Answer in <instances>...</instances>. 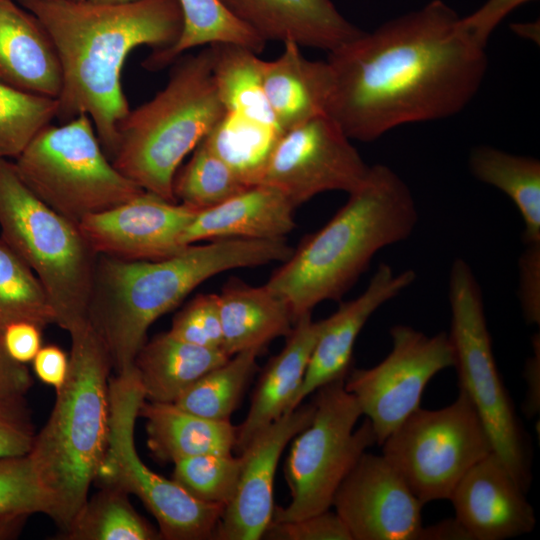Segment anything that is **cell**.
<instances>
[{
  "label": "cell",
  "mask_w": 540,
  "mask_h": 540,
  "mask_svg": "<svg viewBox=\"0 0 540 540\" xmlns=\"http://www.w3.org/2000/svg\"><path fill=\"white\" fill-rule=\"evenodd\" d=\"M327 62L333 76L327 115L361 142L458 114L488 69L486 47L442 0L363 31L329 52Z\"/></svg>",
  "instance_id": "cell-1"
},
{
  "label": "cell",
  "mask_w": 540,
  "mask_h": 540,
  "mask_svg": "<svg viewBox=\"0 0 540 540\" xmlns=\"http://www.w3.org/2000/svg\"><path fill=\"white\" fill-rule=\"evenodd\" d=\"M18 1L47 30L59 56L62 88L56 118L65 123L88 115L111 161L118 126L130 111L120 80L126 57L138 46L162 50L177 42L183 29L179 1Z\"/></svg>",
  "instance_id": "cell-2"
},
{
  "label": "cell",
  "mask_w": 540,
  "mask_h": 540,
  "mask_svg": "<svg viewBox=\"0 0 540 540\" xmlns=\"http://www.w3.org/2000/svg\"><path fill=\"white\" fill-rule=\"evenodd\" d=\"M293 249L285 239H217L188 245L158 260H123L99 255L88 322L104 344L117 374L134 367L149 327L198 285L241 267L284 262Z\"/></svg>",
  "instance_id": "cell-3"
},
{
  "label": "cell",
  "mask_w": 540,
  "mask_h": 540,
  "mask_svg": "<svg viewBox=\"0 0 540 540\" xmlns=\"http://www.w3.org/2000/svg\"><path fill=\"white\" fill-rule=\"evenodd\" d=\"M318 231L304 239L266 285L288 304L294 322L326 300H339L382 249L407 240L419 213L407 183L385 164Z\"/></svg>",
  "instance_id": "cell-4"
},
{
  "label": "cell",
  "mask_w": 540,
  "mask_h": 540,
  "mask_svg": "<svg viewBox=\"0 0 540 540\" xmlns=\"http://www.w3.org/2000/svg\"><path fill=\"white\" fill-rule=\"evenodd\" d=\"M70 368L51 415L35 434L29 456L51 501L52 520L65 530L88 498L109 433L108 352L90 324L70 334Z\"/></svg>",
  "instance_id": "cell-5"
},
{
  "label": "cell",
  "mask_w": 540,
  "mask_h": 540,
  "mask_svg": "<svg viewBox=\"0 0 540 540\" xmlns=\"http://www.w3.org/2000/svg\"><path fill=\"white\" fill-rule=\"evenodd\" d=\"M167 85L118 126L113 166L144 191L176 202L174 177L185 156L226 112L208 45L174 62Z\"/></svg>",
  "instance_id": "cell-6"
},
{
  "label": "cell",
  "mask_w": 540,
  "mask_h": 540,
  "mask_svg": "<svg viewBox=\"0 0 540 540\" xmlns=\"http://www.w3.org/2000/svg\"><path fill=\"white\" fill-rule=\"evenodd\" d=\"M0 231L42 283L58 326L76 332L88 322L98 254L77 223L41 201L14 163L0 158Z\"/></svg>",
  "instance_id": "cell-7"
},
{
  "label": "cell",
  "mask_w": 540,
  "mask_h": 540,
  "mask_svg": "<svg viewBox=\"0 0 540 540\" xmlns=\"http://www.w3.org/2000/svg\"><path fill=\"white\" fill-rule=\"evenodd\" d=\"M14 165L41 201L77 224L144 192L113 166L86 114L42 128Z\"/></svg>",
  "instance_id": "cell-8"
},
{
  "label": "cell",
  "mask_w": 540,
  "mask_h": 540,
  "mask_svg": "<svg viewBox=\"0 0 540 540\" xmlns=\"http://www.w3.org/2000/svg\"><path fill=\"white\" fill-rule=\"evenodd\" d=\"M448 333L460 389L475 407L493 446L520 488L527 492L531 461L523 430L499 375L481 286L466 260L456 258L448 277Z\"/></svg>",
  "instance_id": "cell-9"
},
{
  "label": "cell",
  "mask_w": 540,
  "mask_h": 540,
  "mask_svg": "<svg viewBox=\"0 0 540 540\" xmlns=\"http://www.w3.org/2000/svg\"><path fill=\"white\" fill-rule=\"evenodd\" d=\"M344 380L315 391L313 418L292 439L284 466L291 500L286 507L274 508L272 521H292L329 510L342 481L376 443L367 418L355 429L362 412Z\"/></svg>",
  "instance_id": "cell-10"
},
{
  "label": "cell",
  "mask_w": 540,
  "mask_h": 540,
  "mask_svg": "<svg viewBox=\"0 0 540 540\" xmlns=\"http://www.w3.org/2000/svg\"><path fill=\"white\" fill-rule=\"evenodd\" d=\"M145 401L133 367L109 381V433L96 479L137 496L168 540L213 539L223 506L196 499L173 479L152 471L137 453L134 428Z\"/></svg>",
  "instance_id": "cell-11"
},
{
  "label": "cell",
  "mask_w": 540,
  "mask_h": 540,
  "mask_svg": "<svg viewBox=\"0 0 540 540\" xmlns=\"http://www.w3.org/2000/svg\"><path fill=\"white\" fill-rule=\"evenodd\" d=\"M382 455L423 504L449 499L491 439L468 395L440 409L418 408L381 444Z\"/></svg>",
  "instance_id": "cell-12"
},
{
  "label": "cell",
  "mask_w": 540,
  "mask_h": 540,
  "mask_svg": "<svg viewBox=\"0 0 540 540\" xmlns=\"http://www.w3.org/2000/svg\"><path fill=\"white\" fill-rule=\"evenodd\" d=\"M390 336L391 350L381 362L350 370L344 380L346 390L370 421L379 445L420 407L428 382L455 363L446 332L428 336L399 324L390 329Z\"/></svg>",
  "instance_id": "cell-13"
},
{
  "label": "cell",
  "mask_w": 540,
  "mask_h": 540,
  "mask_svg": "<svg viewBox=\"0 0 540 540\" xmlns=\"http://www.w3.org/2000/svg\"><path fill=\"white\" fill-rule=\"evenodd\" d=\"M370 166L327 114L284 132L260 184L281 190L295 207L327 191L356 190Z\"/></svg>",
  "instance_id": "cell-14"
},
{
  "label": "cell",
  "mask_w": 540,
  "mask_h": 540,
  "mask_svg": "<svg viewBox=\"0 0 540 540\" xmlns=\"http://www.w3.org/2000/svg\"><path fill=\"white\" fill-rule=\"evenodd\" d=\"M332 506L352 540H419L424 505L383 455L365 452Z\"/></svg>",
  "instance_id": "cell-15"
},
{
  "label": "cell",
  "mask_w": 540,
  "mask_h": 540,
  "mask_svg": "<svg viewBox=\"0 0 540 540\" xmlns=\"http://www.w3.org/2000/svg\"><path fill=\"white\" fill-rule=\"evenodd\" d=\"M198 210L144 191L79 223L84 238L98 255L123 260H158L187 246L181 237Z\"/></svg>",
  "instance_id": "cell-16"
},
{
  "label": "cell",
  "mask_w": 540,
  "mask_h": 540,
  "mask_svg": "<svg viewBox=\"0 0 540 540\" xmlns=\"http://www.w3.org/2000/svg\"><path fill=\"white\" fill-rule=\"evenodd\" d=\"M312 403L299 405L264 429L239 455L242 467L236 492L224 508L215 530L218 540H257L274 513V478L287 444L313 418Z\"/></svg>",
  "instance_id": "cell-17"
},
{
  "label": "cell",
  "mask_w": 540,
  "mask_h": 540,
  "mask_svg": "<svg viewBox=\"0 0 540 540\" xmlns=\"http://www.w3.org/2000/svg\"><path fill=\"white\" fill-rule=\"evenodd\" d=\"M416 280L412 269L394 272L379 264L365 290L343 302L329 317L313 348L303 382L286 413L293 411L320 387L345 379L350 371L356 339L368 319L385 303L400 295Z\"/></svg>",
  "instance_id": "cell-18"
},
{
  "label": "cell",
  "mask_w": 540,
  "mask_h": 540,
  "mask_svg": "<svg viewBox=\"0 0 540 540\" xmlns=\"http://www.w3.org/2000/svg\"><path fill=\"white\" fill-rule=\"evenodd\" d=\"M525 493L493 451L468 470L449 500L472 540H505L535 527V512Z\"/></svg>",
  "instance_id": "cell-19"
},
{
  "label": "cell",
  "mask_w": 540,
  "mask_h": 540,
  "mask_svg": "<svg viewBox=\"0 0 540 540\" xmlns=\"http://www.w3.org/2000/svg\"><path fill=\"white\" fill-rule=\"evenodd\" d=\"M227 9L266 42H294L328 53L362 30L332 0H221Z\"/></svg>",
  "instance_id": "cell-20"
},
{
  "label": "cell",
  "mask_w": 540,
  "mask_h": 540,
  "mask_svg": "<svg viewBox=\"0 0 540 540\" xmlns=\"http://www.w3.org/2000/svg\"><path fill=\"white\" fill-rule=\"evenodd\" d=\"M294 204L278 188L257 184L198 211L185 228L183 246L206 239H284L295 227Z\"/></svg>",
  "instance_id": "cell-21"
},
{
  "label": "cell",
  "mask_w": 540,
  "mask_h": 540,
  "mask_svg": "<svg viewBox=\"0 0 540 540\" xmlns=\"http://www.w3.org/2000/svg\"><path fill=\"white\" fill-rule=\"evenodd\" d=\"M324 327V319L314 321L311 313L299 317L282 350L267 363L257 382L244 421L237 426L234 450L237 454L264 429L286 413L299 390L307 366Z\"/></svg>",
  "instance_id": "cell-22"
},
{
  "label": "cell",
  "mask_w": 540,
  "mask_h": 540,
  "mask_svg": "<svg viewBox=\"0 0 540 540\" xmlns=\"http://www.w3.org/2000/svg\"><path fill=\"white\" fill-rule=\"evenodd\" d=\"M0 81L55 99L62 88L61 64L50 35L12 0H0Z\"/></svg>",
  "instance_id": "cell-23"
},
{
  "label": "cell",
  "mask_w": 540,
  "mask_h": 540,
  "mask_svg": "<svg viewBox=\"0 0 540 540\" xmlns=\"http://www.w3.org/2000/svg\"><path fill=\"white\" fill-rule=\"evenodd\" d=\"M263 87L276 124L284 133L319 115L327 114L333 76L327 62L310 60L294 42L263 65Z\"/></svg>",
  "instance_id": "cell-24"
},
{
  "label": "cell",
  "mask_w": 540,
  "mask_h": 540,
  "mask_svg": "<svg viewBox=\"0 0 540 540\" xmlns=\"http://www.w3.org/2000/svg\"><path fill=\"white\" fill-rule=\"evenodd\" d=\"M219 296L221 349L229 356L262 350L272 340L288 336L294 319L286 301L266 284L252 286L234 278Z\"/></svg>",
  "instance_id": "cell-25"
},
{
  "label": "cell",
  "mask_w": 540,
  "mask_h": 540,
  "mask_svg": "<svg viewBox=\"0 0 540 540\" xmlns=\"http://www.w3.org/2000/svg\"><path fill=\"white\" fill-rule=\"evenodd\" d=\"M139 416L146 421L147 445L154 457L174 463L201 454H232L237 426L192 414L174 403L144 401Z\"/></svg>",
  "instance_id": "cell-26"
},
{
  "label": "cell",
  "mask_w": 540,
  "mask_h": 540,
  "mask_svg": "<svg viewBox=\"0 0 540 540\" xmlns=\"http://www.w3.org/2000/svg\"><path fill=\"white\" fill-rule=\"evenodd\" d=\"M229 358L222 349L188 343L167 331L143 344L134 368L145 400L174 403L198 379Z\"/></svg>",
  "instance_id": "cell-27"
},
{
  "label": "cell",
  "mask_w": 540,
  "mask_h": 540,
  "mask_svg": "<svg viewBox=\"0 0 540 540\" xmlns=\"http://www.w3.org/2000/svg\"><path fill=\"white\" fill-rule=\"evenodd\" d=\"M471 174L480 182L504 193L518 209L525 244L540 242V161L489 146L471 149Z\"/></svg>",
  "instance_id": "cell-28"
},
{
  "label": "cell",
  "mask_w": 540,
  "mask_h": 540,
  "mask_svg": "<svg viewBox=\"0 0 540 540\" xmlns=\"http://www.w3.org/2000/svg\"><path fill=\"white\" fill-rule=\"evenodd\" d=\"M183 13L182 33L175 44L155 50L144 61L148 70H159L172 64L185 51L201 45L233 43L257 54L266 41L235 17L221 0H178Z\"/></svg>",
  "instance_id": "cell-29"
},
{
  "label": "cell",
  "mask_w": 540,
  "mask_h": 540,
  "mask_svg": "<svg viewBox=\"0 0 540 540\" xmlns=\"http://www.w3.org/2000/svg\"><path fill=\"white\" fill-rule=\"evenodd\" d=\"M282 134L276 126L226 111L202 141L249 187L260 184Z\"/></svg>",
  "instance_id": "cell-30"
},
{
  "label": "cell",
  "mask_w": 540,
  "mask_h": 540,
  "mask_svg": "<svg viewBox=\"0 0 540 540\" xmlns=\"http://www.w3.org/2000/svg\"><path fill=\"white\" fill-rule=\"evenodd\" d=\"M209 46L213 78L225 110L278 127L264 92V60L245 46L233 43Z\"/></svg>",
  "instance_id": "cell-31"
},
{
  "label": "cell",
  "mask_w": 540,
  "mask_h": 540,
  "mask_svg": "<svg viewBox=\"0 0 540 540\" xmlns=\"http://www.w3.org/2000/svg\"><path fill=\"white\" fill-rule=\"evenodd\" d=\"M128 493L101 486L61 536L67 540H154L160 534L130 504Z\"/></svg>",
  "instance_id": "cell-32"
},
{
  "label": "cell",
  "mask_w": 540,
  "mask_h": 540,
  "mask_svg": "<svg viewBox=\"0 0 540 540\" xmlns=\"http://www.w3.org/2000/svg\"><path fill=\"white\" fill-rule=\"evenodd\" d=\"M260 352L250 349L231 356L198 379L174 404L205 418L230 419L257 369Z\"/></svg>",
  "instance_id": "cell-33"
},
{
  "label": "cell",
  "mask_w": 540,
  "mask_h": 540,
  "mask_svg": "<svg viewBox=\"0 0 540 540\" xmlns=\"http://www.w3.org/2000/svg\"><path fill=\"white\" fill-rule=\"evenodd\" d=\"M18 321L55 324L48 295L28 264L0 238V333Z\"/></svg>",
  "instance_id": "cell-34"
},
{
  "label": "cell",
  "mask_w": 540,
  "mask_h": 540,
  "mask_svg": "<svg viewBox=\"0 0 540 540\" xmlns=\"http://www.w3.org/2000/svg\"><path fill=\"white\" fill-rule=\"evenodd\" d=\"M245 188L247 186L202 140L173 181L176 200L198 211L216 206Z\"/></svg>",
  "instance_id": "cell-35"
},
{
  "label": "cell",
  "mask_w": 540,
  "mask_h": 540,
  "mask_svg": "<svg viewBox=\"0 0 540 540\" xmlns=\"http://www.w3.org/2000/svg\"><path fill=\"white\" fill-rule=\"evenodd\" d=\"M57 99L28 93L0 81V158H16L56 118Z\"/></svg>",
  "instance_id": "cell-36"
},
{
  "label": "cell",
  "mask_w": 540,
  "mask_h": 540,
  "mask_svg": "<svg viewBox=\"0 0 540 540\" xmlns=\"http://www.w3.org/2000/svg\"><path fill=\"white\" fill-rule=\"evenodd\" d=\"M174 464L173 480L190 495L224 508L232 500L242 467L241 455L201 454Z\"/></svg>",
  "instance_id": "cell-37"
},
{
  "label": "cell",
  "mask_w": 540,
  "mask_h": 540,
  "mask_svg": "<svg viewBox=\"0 0 540 540\" xmlns=\"http://www.w3.org/2000/svg\"><path fill=\"white\" fill-rule=\"evenodd\" d=\"M50 515L51 501L29 454L0 458V515Z\"/></svg>",
  "instance_id": "cell-38"
},
{
  "label": "cell",
  "mask_w": 540,
  "mask_h": 540,
  "mask_svg": "<svg viewBox=\"0 0 540 540\" xmlns=\"http://www.w3.org/2000/svg\"><path fill=\"white\" fill-rule=\"evenodd\" d=\"M168 332L188 343L221 349L222 326L218 294L195 296L175 315Z\"/></svg>",
  "instance_id": "cell-39"
},
{
  "label": "cell",
  "mask_w": 540,
  "mask_h": 540,
  "mask_svg": "<svg viewBox=\"0 0 540 540\" xmlns=\"http://www.w3.org/2000/svg\"><path fill=\"white\" fill-rule=\"evenodd\" d=\"M263 537L274 540H352L342 519L330 509L297 520L271 521Z\"/></svg>",
  "instance_id": "cell-40"
},
{
  "label": "cell",
  "mask_w": 540,
  "mask_h": 540,
  "mask_svg": "<svg viewBox=\"0 0 540 540\" xmlns=\"http://www.w3.org/2000/svg\"><path fill=\"white\" fill-rule=\"evenodd\" d=\"M34 437L23 398L0 402V458L29 453Z\"/></svg>",
  "instance_id": "cell-41"
},
{
  "label": "cell",
  "mask_w": 540,
  "mask_h": 540,
  "mask_svg": "<svg viewBox=\"0 0 540 540\" xmlns=\"http://www.w3.org/2000/svg\"><path fill=\"white\" fill-rule=\"evenodd\" d=\"M518 261V299L526 323H540V242L527 243Z\"/></svg>",
  "instance_id": "cell-42"
},
{
  "label": "cell",
  "mask_w": 540,
  "mask_h": 540,
  "mask_svg": "<svg viewBox=\"0 0 540 540\" xmlns=\"http://www.w3.org/2000/svg\"><path fill=\"white\" fill-rule=\"evenodd\" d=\"M529 1L533 0H487L470 15L461 17L462 27L475 41L487 47L491 34L502 20Z\"/></svg>",
  "instance_id": "cell-43"
},
{
  "label": "cell",
  "mask_w": 540,
  "mask_h": 540,
  "mask_svg": "<svg viewBox=\"0 0 540 540\" xmlns=\"http://www.w3.org/2000/svg\"><path fill=\"white\" fill-rule=\"evenodd\" d=\"M42 330L38 325L28 321L8 325L1 333L7 353L19 363L32 362L42 347Z\"/></svg>",
  "instance_id": "cell-44"
},
{
  "label": "cell",
  "mask_w": 540,
  "mask_h": 540,
  "mask_svg": "<svg viewBox=\"0 0 540 540\" xmlns=\"http://www.w3.org/2000/svg\"><path fill=\"white\" fill-rule=\"evenodd\" d=\"M37 378L44 384L59 391L68 376L70 357L57 345L42 346L32 360Z\"/></svg>",
  "instance_id": "cell-45"
},
{
  "label": "cell",
  "mask_w": 540,
  "mask_h": 540,
  "mask_svg": "<svg viewBox=\"0 0 540 540\" xmlns=\"http://www.w3.org/2000/svg\"><path fill=\"white\" fill-rule=\"evenodd\" d=\"M33 384L26 364L12 359L0 333V402L21 399Z\"/></svg>",
  "instance_id": "cell-46"
},
{
  "label": "cell",
  "mask_w": 540,
  "mask_h": 540,
  "mask_svg": "<svg viewBox=\"0 0 540 540\" xmlns=\"http://www.w3.org/2000/svg\"><path fill=\"white\" fill-rule=\"evenodd\" d=\"M533 353L527 359L523 376L526 381V395L523 402V412L532 418L540 410V337L535 333L532 337Z\"/></svg>",
  "instance_id": "cell-47"
},
{
  "label": "cell",
  "mask_w": 540,
  "mask_h": 540,
  "mask_svg": "<svg viewBox=\"0 0 540 540\" xmlns=\"http://www.w3.org/2000/svg\"><path fill=\"white\" fill-rule=\"evenodd\" d=\"M419 540H472L468 531L454 517L422 527Z\"/></svg>",
  "instance_id": "cell-48"
},
{
  "label": "cell",
  "mask_w": 540,
  "mask_h": 540,
  "mask_svg": "<svg viewBox=\"0 0 540 540\" xmlns=\"http://www.w3.org/2000/svg\"><path fill=\"white\" fill-rule=\"evenodd\" d=\"M29 515H0V539H11L18 536Z\"/></svg>",
  "instance_id": "cell-49"
},
{
  "label": "cell",
  "mask_w": 540,
  "mask_h": 540,
  "mask_svg": "<svg viewBox=\"0 0 540 540\" xmlns=\"http://www.w3.org/2000/svg\"><path fill=\"white\" fill-rule=\"evenodd\" d=\"M73 1L89 2V3H95V4H120V3L135 1V0H73Z\"/></svg>",
  "instance_id": "cell-50"
}]
</instances>
